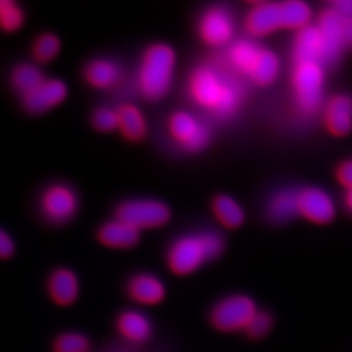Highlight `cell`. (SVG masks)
<instances>
[{"instance_id":"cell-1","label":"cell","mask_w":352,"mask_h":352,"mask_svg":"<svg viewBox=\"0 0 352 352\" xmlns=\"http://www.w3.org/2000/svg\"><path fill=\"white\" fill-rule=\"evenodd\" d=\"M189 94L204 110L217 116L235 113L241 100L240 88L212 67L196 68L189 78Z\"/></svg>"},{"instance_id":"cell-2","label":"cell","mask_w":352,"mask_h":352,"mask_svg":"<svg viewBox=\"0 0 352 352\" xmlns=\"http://www.w3.org/2000/svg\"><path fill=\"white\" fill-rule=\"evenodd\" d=\"M225 250V240L213 231L187 235L176 240L167 254V264L177 276L196 272L208 261L215 260Z\"/></svg>"},{"instance_id":"cell-3","label":"cell","mask_w":352,"mask_h":352,"mask_svg":"<svg viewBox=\"0 0 352 352\" xmlns=\"http://www.w3.org/2000/svg\"><path fill=\"white\" fill-rule=\"evenodd\" d=\"M175 52L164 43L151 46L140 67L139 88L149 101H158L168 93L173 84Z\"/></svg>"},{"instance_id":"cell-4","label":"cell","mask_w":352,"mask_h":352,"mask_svg":"<svg viewBox=\"0 0 352 352\" xmlns=\"http://www.w3.org/2000/svg\"><path fill=\"white\" fill-rule=\"evenodd\" d=\"M325 75L322 64H295L292 72V87L298 107L302 113H314L324 97Z\"/></svg>"},{"instance_id":"cell-5","label":"cell","mask_w":352,"mask_h":352,"mask_svg":"<svg viewBox=\"0 0 352 352\" xmlns=\"http://www.w3.org/2000/svg\"><path fill=\"white\" fill-rule=\"evenodd\" d=\"M78 205L75 189L64 183H55L41 193L39 213L52 226H63L75 218Z\"/></svg>"},{"instance_id":"cell-6","label":"cell","mask_w":352,"mask_h":352,"mask_svg":"<svg viewBox=\"0 0 352 352\" xmlns=\"http://www.w3.org/2000/svg\"><path fill=\"white\" fill-rule=\"evenodd\" d=\"M256 314L257 308L251 298L245 295H234L221 300L214 307L210 321L217 330L232 333L245 330Z\"/></svg>"},{"instance_id":"cell-7","label":"cell","mask_w":352,"mask_h":352,"mask_svg":"<svg viewBox=\"0 0 352 352\" xmlns=\"http://www.w3.org/2000/svg\"><path fill=\"white\" fill-rule=\"evenodd\" d=\"M170 208L157 200H129L119 205L116 219L128 223L138 230L155 228L170 221Z\"/></svg>"},{"instance_id":"cell-8","label":"cell","mask_w":352,"mask_h":352,"mask_svg":"<svg viewBox=\"0 0 352 352\" xmlns=\"http://www.w3.org/2000/svg\"><path fill=\"white\" fill-rule=\"evenodd\" d=\"M168 129L173 138L186 149L196 153L205 149L210 141L208 126L190 113L179 111L173 113L168 122Z\"/></svg>"},{"instance_id":"cell-9","label":"cell","mask_w":352,"mask_h":352,"mask_svg":"<svg viewBox=\"0 0 352 352\" xmlns=\"http://www.w3.org/2000/svg\"><path fill=\"white\" fill-rule=\"evenodd\" d=\"M68 96L65 82L59 78H46L34 91L21 98L23 107L30 115H42L62 104Z\"/></svg>"},{"instance_id":"cell-10","label":"cell","mask_w":352,"mask_h":352,"mask_svg":"<svg viewBox=\"0 0 352 352\" xmlns=\"http://www.w3.org/2000/svg\"><path fill=\"white\" fill-rule=\"evenodd\" d=\"M317 28L321 33L324 45L322 63H334L346 43L344 20L340 13L330 8L320 14Z\"/></svg>"},{"instance_id":"cell-11","label":"cell","mask_w":352,"mask_h":352,"mask_svg":"<svg viewBox=\"0 0 352 352\" xmlns=\"http://www.w3.org/2000/svg\"><path fill=\"white\" fill-rule=\"evenodd\" d=\"M199 33L202 41L210 46H223L234 34L231 14L223 7H213L202 14Z\"/></svg>"},{"instance_id":"cell-12","label":"cell","mask_w":352,"mask_h":352,"mask_svg":"<svg viewBox=\"0 0 352 352\" xmlns=\"http://www.w3.org/2000/svg\"><path fill=\"white\" fill-rule=\"evenodd\" d=\"M299 214L318 225L329 223L336 215L334 202L320 188H305L298 192Z\"/></svg>"},{"instance_id":"cell-13","label":"cell","mask_w":352,"mask_h":352,"mask_svg":"<svg viewBox=\"0 0 352 352\" xmlns=\"http://www.w3.org/2000/svg\"><path fill=\"white\" fill-rule=\"evenodd\" d=\"M247 29L252 36L265 37L282 28L280 6L274 1H256L247 17Z\"/></svg>"},{"instance_id":"cell-14","label":"cell","mask_w":352,"mask_h":352,"mask_svg":"<svg viewBox=\"0 0 352 352\" xmlns=\"http://www.w3.org/2000/svg\"><path fill=\"white\" fill-rule=\"evenodd\" d=\"M292 54L295 64L322 63L324 45L317 26H305L298 32Z\"/></svg>"},{"instance_id":"cell-15","label":"cell","mask_w":352,"mask_h":352,"mask_svg":"<svg viewBox=\"0 0 352 352\" xmlns=\"http://www.w3.org/2000/svg\"><path fill=\"white\" fill-rule=\"evenodd\" d=\"M47 289L51 300L59 307H69L77 300L80 285L75 273L60 267L54 270L49 277Z\"/></svg>"},{"instance_id":"cell-16","label":"cell","mask_w":352,"mask_h":352,"mask_svg":"<svg viewBox=\"0 0 352 352\" xmlns=\"http://www.w3.org/2000/svg\"><path fill=\"white\" fill-rule=\"evenodd\" d=\"M325 124L334 136H346L352 129V98L333 97L325 107Z\"/></svg>"},{"instance_id":"cell-17","label":"cell","mask_w":352,"mask_h":352,"mask_svg":"<svg viewBox=\"0 0 352 352\" xmlns=\"http://www.w3.org/2000/svg\"><path fill=\"white\" fill-rule=\"evenodd\" d=\"M98 240L104 247L126 250L135 247L140 240V231L122 221L104 223L98 231Z\"/></svg>"},{"instance_id":"cell-18","label":"cell","mask_w":352,"mask_h":352,"mask_svg":"<svg viewBox=\"0 0 352 352\" xmlns=\"http://www.w3.org/2000/svg\"><path fill=\"white\" fill-rule=\"evenodd\" d=\"M128 291L135 302L146 305H154L162 302L166 292L164 283L151 274H139L132 278Z\"/></svg>"},{"instance_id":"cell-19","label":"cell","mask_w":352,"mask_h":352,"mask_svg":"<svg viewBox=\"0 0 352 352\" xmlns=\"http://www.w3.org/2000/svg\"><path fill=\"white\" fill-rule=\"evenodd\" d=\"M42 69L34 63H20L13 67L10 75V82L16 94L24 98L46 80Z\"/></svg>"},{"instance_id":"cell-20","label":"cell","mask_w":352,"mask_h":352,"mask_svg":"<svg viewBox=\"0 0 352 352\" xmlns=\"http://www.w3.org/2000/svg\"><path fill=\"white\" fill-rule=\"evenodd\" d=\"M118 113V128L123 136L129 141H141L146 136V120L142 113L133 104H123L116 110Z\"/></svg>"},{"instance_id":"cell-21","label":"cell","mask_w":352,"mask_h":352,"mask_svg":"<svg viewBox=\"0 0 352 352\" xmlns=\"http://www.w3.org/2000/svg\"><path fill=\"white\" fill-rule=\"evenodd\" d=\"M120 334L133 343H145L151 336V321L140 312L126 311L118 318Z\"/></svg>"},{"instance_id":"cell-22","label":"cell","mask_w":352,"mask_h":352,"mask_svg":"<svg viewBox=\"0 0 352 352\" xmlns=\"http://www.w3.org/2000/svg\"><path fill=\"white\" fill-rule=\"evenodd\" d=\"M84 77L93 88L109 89L119 81L120 69L111 60L97 59L85 67Z\"/></svg>"},{"instance_id":"cell-23","label":"cell","mask_w":352,"mask_h":352,"mask_svg":"<svg viewBox=\"0 0 352 352\" xmlns=\"http://www.w3.org/2000/svg\"><path fill=\"white\" fill-rule=\"evenodd\" d=\"M279 72V60L273 51L261 47L248 77L260 87H267L274 82Z\"/></svg>"},{"instance_id":"cell-24","label":"cell","mask_w":352,"mask_h":352,"mask_svg":"<svg viewBox=\"0 0 352 352\" xmlns=\"http://www.w3.org/2000/svg\"><path fill=\"white\" fill-rule=\"evenodd\" d=\"M280 6V21L282 28L302 30L309 25L312 19L311 7L302 0H286L279 3Z\"/></svg>"},{"instance_id":"cell-25","label":"cell","mask_w":352,"mask_h":352,"mask_svg":"<svg viewBox=\"0 0 352 352\" xmlns=\"http://www.w3.org/2000/svg\"><path fill=\"white\" fill-rule=\"evenodd\" d=\"M213 212L222 226L235 230L243 225L245 215L236 200L227 195H219L214 199Z\"/></svg>"},{"instance_id":"cell-26","label":"cell","mask_w":352,"mask_h":352,"mask_svg":"<svg viewBox=\"0 0 352 352\" xmlns=\"http://www.w3.org/2000/svg\"><path fill=\"white\" fill-rule=\"evenodd\" d=\"M299 213L298 192L280 190L267 206L269 217L276 222H286Z\"/></svg>"},{"instance_id":"cell-27","label":"cell","mask_w":352,"mask_h":352,"mask_svg":"<svg viewBox=\"0 0 352 352\" xmlns=\"http://www.w3.org/2000/svg\"><path fill=\"white\" fill-rule=\"evenodd\" d=\"M260 50L261 47L251 41H238L231 46L228 52L230 63L239 74L248 76Z\"/></svg>"},{"instance_id":"cell-28","label":"cell","mask_w":352,"mask_h":352,"mask_svg":"<svg viewBox=\"0 0 352 352\" xmlns=\"http://www.w3.org/2000/svg\"><path fill=\"white\" fill-rule=\"evenodd\" d=\"M62 49V42L59 37L54 33H42L38 36L33 46H32V52L34 60L41 64L51 63L60 52Z\"/></svg>"},{"instance_id":"cell-29","label":"cell","mask_w":352,"mask_h":352,"mask_svg":"<svg viewBox=\"0 0 352 352\" xmlns=\"http://www.w3.org/2000/svg\"><path fill=\"white\" fill-rule=\"evenodd\" d=\"M25 23V11L14 0H0V29L6 33L19 32Z\"/></svg>"},{"instance_id":"cell-30","label":"cell","mask_w":352,"mask_h":352,"mask_svg":"<svg viewBox=\"0 0 352 352\" xmlns=\"http://www.w3.org/2000/svg\"><path fill=\"white\" fill-rule=\"evenodd\" d=\"M90 342L81 333H64L59 336L52 346L54 352H88Z\"/></svg>"},{"instance_id":"cell-31","label":"cell","mask_w":352,"mask_h":352,"mask_svg":"<svg viewBox=\"0 0 352 352\" xmlns=\"http://www.w3.org/2000/svg\"><path fill=\"white\" fill-rule=\"evenodd\" d=\"M273 317L269 312L265 311H257V314L253 316L251 322L245 327L247 336L252 340H261L273 327Z\"/></svg>"},{"instance_id":"cell-32","label":"cell","mask_w":352,"mask_h":352,"mask_svg":"<svg viewBox=\"0 0 352 352\" xmlns=\"http://www.w3.org/2000/svg\"><path fill=\"white\" fill-rule=\"evenodd\" d=\"M91 124L101 132H111L119 126L118 122V113L116 110H111L107 107L97 109L91 116Z\"/></svg>"},{"instance_id":"cell-33","label":"cell","mask_w":352,"mask_h":352,"mask_svg":"<svg viewBox=\"0 0 352 352\" xmlns=\"http://www.w3.org/2000/svg\"><path fill=\"white\" fill-rule=\"evenodd\" d=\"M16 251V244L12 236L0 227V260H10Z\"/></svg>"},{"instance_id":"cell-34","label":"cell","mask_w":352,"mask_h":352,"mask_svg":"<svg viewBox=\"0 0 352 352\" xmlns=\"http://www.w3.org/2000/svg\"><path fill=\"white\" fill-rule=\"evenodd\" d=\"M337 176L342 186H344L346 188L352 189V161H347L340 164L337 171Z\"/></svg>"},{"instance_id":"cell-35","label":"cell","mask_w":352,"mask_h":352,"mask_svg":"<svg viewBox=\"0 0 352 352\" xmlns=\"http://www.w3.org/2000/svg\"><path fill=\"white\" fill-rule=\"evenodd\" d=\"M331 8L346 20H352V0H337L331 3Z\"/></svg>"},{"instance_id":"cell-36","label":"cell","mask_w":352,"mask_h":352,"mask_svg":"<svg viewBox=\"0 0 352 352\" xmlns=\"http://www.w3.org/2000/svg\"><path fill=\"white\" fill-rule=\"evenodd\" d=\"M344 20V37L346 43H350L352 46V20Z\"/></svg>"},{"instance_id":"cell-37","label":"cell","mask_w":352,"mask_h":352,"mask_svg":"<svg viewBox=\"0 0 352 352\" xmlns=\"http://www.w3.org/2000/svg\"><path fill=\"white\" fill-rule=\"evenodd\" d=\"M346 205L352 212V189H349V192L346 195Z\"/></svg>"}]
</instances>
